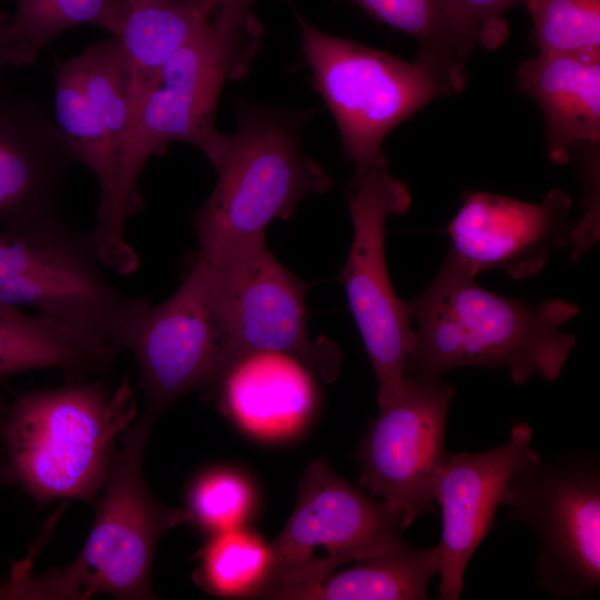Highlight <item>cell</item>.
Listing matches in <instances>:
<instances>
[{
  "label": "cell",
  "instance_id": "obj_1",
  "mask_svg": "<svg viewBox=\"0 0 600 600\" xmlns=\"http://www.w3.org/2000/svg\"><path fill=\"white\" fill-rule=\"evenodd\" d=\"M476 277L447 254L429 287L406 301L416 342L403 376L442 379L457 368L484 367L508 368L518 386L534 374L557 380L577 342L561 328L579 306L501 297Z\"/></svg>",
  "mask_w": 600,
  "mask_h": 600
},
{
  "label": "cell",
  "instance_id": "obj_2",
  "mask_svg": "<svg viewBox=\"0 0 600 600\" xmlns=\"http://www.w3.org/2000/svg\"><path fill=\"white\" fill-rule=\"evenodd\" d=\"M258 34L256 24L232 26L213 14L162 67L120 147L107 222L90 231L108 270L130 274L140 266L126 230L143 206L139 181L147 161L174 141L206 149L218 133L214 117L222 89L247 71Z\"/></svg>",
  "mask_w": 600,
  "mask_h": 600
},
{
  "label": "cell",
  "instance_id": "obj_3",
  "mask_svg": "<svg viewBox=\"0 0 600 600\" xmlns=\"http://www.w3.org/2000/svg\"><path fill=\"white\" fill-rule=\"evenodd\" d=\"M151 428L138 418L122 433L77 557L40 574L31 573L29 559L14 563L0 587V599L83 600L99 594L154 599L157 546L169 530L190 522V516L186 509L163 504L147 484L142 461Z\"/></svg>",
  "mask_w": 600,
  "mask_h": 600
},
{
  "label": "cell",
  "instance_id": "obj_4",
  "mask_svg": "<svg viewBox=\"0 0 600 600\" xmlns=\"http://www.w3.org/2000/svg\"><path fill=\"white\" fill-rule=\"evenodd\" d=\"M136 416L127 378L116 387L86 378L18 394L2 428L13 484L39 503L93 500L108 478L116 441Z\"/></svg>",
  "mask_w": 600,
  "mask_h": 600
},
{
  "label": "cell",
  "instance_id": "obj_5",
  "mask_svg": "<svg viewBox=\"0 0 600 600\" xmlns=\"http://www.w3.org/2000/svg\"><path fill=\"white\" fill-rule=\"evenodd\" d=\"M300 113L240 104L238 128L218 132L202 151L217 172L216 186L192 214L196 259L207 261L250 241L264 239L274 219L327 192L332 180L303 152Z\"/></svg>",
  "mask_w": 600,
  "mask_h": 600
},
{
  "label": "cell",
  "instance_id": "obj_6",
  "mask_svg": "<svg viewBox=\"0 0 600 600\" xmlns=\"http://www.w3.org/2000/svg\"><path fill=\"white\" fill-rule=\"evenodd\" d=\"M104 269L91 232L60 213L0 230V303L32 309L116 356L151 302L121 291Z\"/></svg>",
  "mask_w": 600,
  "mask_h": 600
},
{
  "label": "cell",
  "instance_id": "obj_7",
  "mask_svg": "<svg viewBox=\"0 0 600 600\" xmlns=\"http://www.w3.org/2000/svg\"><path fill=\"white\" fill-rule=\"evenodd\" d=\"M301 46L317 91L331 111L353 178L388 167L381 150L387 134L432 99L452 94L419 60L408 62L387 52L316 29L298 17Z\"/></svg>",
  "mask_w": 600,
  "mask_h": 600
},
{
  "label": "cell",
  "instance_id": "obj_8",
  "mask_svg": "<svg viewBox=\"0 0 600 600\" xmlns=\"http://www.w3.org/2000/svg\"><path fill=\"white\" fill-rule=\"evenodd\" d=\"M509 520L537 537L538 587L554 598H586L600 587V464L594 453L546 461L531 448L503 490Z\"/></svg>",
  "mask_w": 600,
  "mask_h": 600
},
{
  "label": "cell",
  "instance_id": "obj_9",
  "mask_svg": "<svg viewBox=\"0 0 600 600\" xmlns=\"http://www.w3.org/2000/svg\"><path fill=\"white\" fill-rule=\"evenodd\" d=\"M402 531L382 501L318 459L304 470L296 507L270 542L272 570L262 598L304 600L343 564L404 542Z\"/></svg>",
  "mask_w": 600,
  "mask_h": 600
},
{
  "label": "cell",
  "instance_id": "obj_10",
  "mask_svg": "<svg viewBox=\"0 0 600 600\" xmlns=\"http://www.w3.org/2000/svg\"><path fill=\"white\" fill-rule=\"evenodd\" d=\"M388 167L353 178L349 192L352 242L340 273L348 304L371 361L379 410L399 393L416 333L406 301L394 292L384 253L386 221L411 204L408 187Z\"/></svg>",
  "mask_w": 600,
  "mask_h": 600
},
{
  "label": "cell",
  "instance_id": "obj_11",
  "mask_svg": "<svg viewBox=\"0 0 600 600\" xmlns=\"http://www.w3.org/2000/svg\"><path fill=\"white\" fill-rule=\"evenodd\" d=\"M194 262L230 334L234 357L252 350L286 352L321 380L337 378L342 360L339 348L323 337L310 339L308 333V284L276 259L266 238Z\"/></svg>",
  "mask_w": 600,
  "mask_h": 600
},
{
  "label": "cell",
  "instance_id": "obj_12",
  "mask_svg": "<svg viewBox=\"0 0 600 600\" xmlns=\"http://www.w3.org/2000/svg\"><path fill=\"white\" fill-rule=\"evenodd\" d=\"M456 388L442 379L403 376L397 397L379 410L359 446L360 486L407 529L434 512L437 476L450 457L446 428Z\"/></svg>",
  "mask_w": 600,
  "mask_h": 600
},
{
  "label": "cell",
  "instance_id": "obj_13",
  "mask_svg": "<svg viewBox=\"0 0 600 600\" xmlns=\"http://www.w3.org/2000/svg\"><path fill=\"white\" fill-rule=\"evenodd\" d=\"M123 350L134 360L143 394L138 418L150 424L181 397L213 382L234 349L197 262L168 299L137 319Z\"/></svg>",
  "mask_w": 600,
  "mask_h": 600
},
{
  "label": "cell",
  "instance_id": "obj_14",
  "mask_svg": "<svg viewBox=\"0 0 600 600\" xmlns=\"http://www.w3.org/2000/svg\"><path fill=\"white\" fill-rule=\"evenodd\" d=\"M54 122L99 186L96 224L109 217L118 156L131 122L130 82L117 36L58 61L54 69Z\"/></svg>",
  "mask_w": 600,
  "mask_h": 600
},
{
  "label": "cell",
  "instance_id": "obj_15",
  "mask_svg": "<svg viewBox=\"0 0 600 600\" xmlns=\"http://www.w3.org/2000/svg\"><path fill=\"white\" fill-rule=\"evenodd\" d=\"M572 199L560 189L531 203L488 192L470 193L448 224L450 256L477 276L502 270L512 279L538 274L551 251L571 246Z\"/></svg>",
  "mask_w": 600,
  "mask_h": 600
},
{
  "label": "cell",
  "instance_id": "obj_16",
  "mask_svg": "<svg viewBox=\"0 0 600 600\" xmlns=\"http://www.w3.org/2000/svg\"><path fill=\"white\" fill-rule=\"evenodd\" d=\"M533 431L527 421L513 423L508 440L492 450L450 454L433 488L442 531L439 553V598L457 600L464 590L468 562L493 527L509 478L530 451Z\"/></svg>",
  "mask_w": 600,
  "mask_h": 600
},
{
  "label": "cell",
  "instance_id": "obj_17",
  "mask_svg": "<svg viewBox=\"0 0 600 600\" xmlns=\"http://www.w3.org/2000/svg\"><path fill=\"white\" fill-rule=\"evenodd\" d=\"M76 156L41 104L0 72V226L23 229L60 213Z\"/></svg>",
  "mask_w": 600,
  "mask_h": 600
},
{
  "label": "cell",
  "instance_id": "obj_18",
  "mask_svg": "<svg viewBox=\"0 0 600 600\" xmlns=\"http://www.w3.org/2000/svg\"><path fill=\"white\" fill-rule=\"evenodd\" d=\"M206 391L240 429L271 441L299 433L318 403L316 374L298 358L269 350L239 353Z\"/></svg>",
  "mask_w": 600,
  "mask_h": 600
},
{
  "label": "cell",
  "instance_id": "obj_19",
  "mask_svg": "<svg viewBox=\"0 0 600 600\" xmlns=\"http://www.w3.org/2000/svg\"><path fill=\"white\" fill-rule=\"evenodd\" d=\"M516 89L544 117L549 159L566 164L572 150L600 141V58L542 54L523 60Z\"/></svg>",
  "mask_w": 600,
  "mask_h": 600
},
{
  "label": "cell",
  "instance_id": "obj_20",
  "mask_svg": "<svg viewBox=\"0 0 600 600\" xmlns=\"http://www.w3.org/2000/svg\"><path fill=\"white\" fill-rule=\"evenodd\" d=\"M113 362V353L64 324L0 303V380L43 369L79 380L107 371Z\"/></svg>",
  "mask_w": 600,
  "mask_h": 600
},
{
  "label": "cell",
  "instance_id": "obj_21",
  "mask_svg": "<svg viewBox=\"0 0 600 600\" xmlns=\"http://www.w3.org/2000/svg\"><path fill=\"white\" fill-rule=\"evenodd\" d=\"M127 7L117 37L129 74L131 126L162 67L213 17L217 1L138 0Z\"/></svg>",
  "mask_w": 600,
  "mask_h": 600
},
{
  "label": "cell",
  "instance_id": "obj_22",
  "mask_svg": "<svg viewBox=\"0 0 600 600\" xmlns=\"http://www.w3.org/2000/svg\"><path fill=\"white\" fill-rule=\"evenodd\" d=\"M439 569L437 547L413 548L404 541L336 571L304 600H424Z\"/></svg>",
  "mask_w": 600,
  "mask_h": 600
},
{
  "label": "cell",
  "instance_id": "obj_23",
  "mask_svg": "<svg viewBox=\"0 0 600 600\" xmlns=\"http://www.w3.org/2000/svg\"><path fill=\"white\" fill-rule=\"evenodd\" d=\"M194 583L224 598H262L272 570L270 543L243 527L209 534L199 550Z\"/></svg>",
  "mask_w": 600,
  "mask_h": 600
},
{
  "label": "cell",
  "instance_id": "obj_24",
  "mask_svg": "<svg viewBox=\"0 0 600 600\" xmlns=\"http://www.w3.org/2000/svg\"><path fill=\"white\" fill-rule=\"evenodd\" d=\"M382 23L413 37L417 60L459 92L466 83L464 57L451 28L448 0H353Z\"/></svg>",
  "mask_w": 600,
  "mask_h": 600
},
{
  "label": "cell",
  "instance_id": "obj_25",
  "mask_svg": "<svg viewBox=\"0 0 600 600\" xmlns=\"http://www.w3.org/2000/svg\"><path fill=\"white\" fill-rule=\"evenodd\" d=\"M128 7L119 0H16L6 39L30 63L60 33L91 24L118 36Z\"/></svg>",
  "mask_w": 600,
  "mask_h": 600
},
{
  "label": "cell",
  "instance_id": "obj_26",
  "mask_svg": "<svg viewBox=\"0 0 600 600\" xmlns=\"http://www.w3.org/2000/svg\"><path fill=\"white\" fill-rule=\"evenodd\" d=\"M542 54L600 58V0H522Z\"/></svg>",
  "mask_w": 600,
  "mask_h": 600
},
{
  "label": "cell",
  "instance_id": "obj_27",
  "mask_svg": "<svg viewBox=\"0 0 600 600\" xmlns=\"http://www.w3.org/2000/svg\"><path fill=\"white\" fill-rule=\"evenodd\" d=\"M190 522L212 534L243 527L256 507V491L241 472L216 467L194 477L187 491Z\"/></svg>",
  "mask_w": 600,
  "mask_h": 600
},
{
  "label": "cell",
  "instance_id": "obj_28",
  "mask_svg": "<svg viewBox=\"0 0 600 600\" xmlns=\"http://www.w3.org/2000/svg\"><path fill=\"white\" fill-rule=\"evenodd\" d=\"M522 0H448V14L464 59L476 46H499L507 36L502 13Z\"/></svg>",
  "mask_w": 600,
  "mask_h": 600
},
{
  "label": "cell",
  "instance_id": "obj_29",
  "mask_svg": "<svg viewBox=\"0 0 600 600\" xmlns=\"http://www.w3.org/2000/svg\"><path fill=\"white\" fill-rule=\"evenodd\" d=\"M598 161L593 158L590 168H586V198L584 214L577 222L573 239L571 258L578 260L599 240V171Z\"/></svg>",
  "mask_w": 600,
  "mask_h": 600
},
{
  "label": "cell",
  "instance_id": "obj_30",
  "mask_svg": "<svg viewBox=\"0 0 600 600\" xmlns=\"http://www.w3.org/2000/svg\"><path fill=\"white\" fill-rule=\"evenodd\" d=\"M214 14L224 22L236 26H249L254 21L251 17V6L256 0H216Z\"/></svg>",
  "mask_w": 600,
  "mask_h": 600
},
{
  "label": "cell",
  "instance_id": "obj_31",
  "mask_svg": "<svg viewBox=\"0 0 600 600\" xmlns=\"http://www.w3.org/2000/svg\"><path fill=\"white\" fill-rule=\"evenodd\" d=\"M10 16L4 12L0 0V72L8 67L30 64L28 59L6 39V29Z\"/></svg>",
  "mask_w": 600,
  "mask_h": 600
},
{
  "label": "cell",
  "instance_id": "obj_32",
  "mask_svg": "<svg viewBox=\"0 0 600 600\" xmlns=\"http://www.w3.org/2000/svg\"><path fill=\"white\" fill-rule=\"evenodd\" d=\"M7 408H8V404L4 403L2 400H0V488L6 487L8 484H13V481L10 476L7 458H6L3 437H2V428H3Z\"/></svg>",
  "mask_w": 600,
  "mask_h": 600
},
{
  "label": "cell",
  "instance_id": "obj_33",
  "mask_svg": "<svg viewBox=\"0 0 600 600\" xmlns=\"http://www.w3.org/2000/svg\"><path fill=\"white\" fill-rule=\"evenodd\" d=\"M119 1H121L126 6H129V4H131V3H133V2H136L138 0H119Z\"/></svg>",
  "mask_w": 600,
  "mask_h": 600
}]
</instances>
